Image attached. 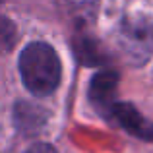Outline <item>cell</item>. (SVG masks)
I'll return each mask as SVG.
<instances>
[{
	"label": "cell",
	"instance_id": "6da1fadb",
	"mask_svg": "<svg viewBox=\"0 0 153 153\" xmlns=\"http://www.w3.org/2000/svg\"><path fill=\"white\" fill-rule=\"evenodd\" d=\"M19 72L25 87L35 95H51L60 83V60L47 43H31L23 49Z\"/></svg>",
	"mask_w": 153,
	"mask_h": 153
},
{
	"label": "cell",
	"instance_id": "7a4b0ae2",
	"mask_svg": "<svg viewBox=\"0 0 153 153\" xmlns=\"http://www.w3.org/2000/svg\"><path fill=\"white\" fill-rule=\"evenodd\" d=\"M120 43L134 64L146 62L153 54V25L146 19H126L120 27Z\"/></svg>",
	"mask_w": 153,
	"mask_h": 153
},
{
	"label": "cell",
	"instance_id": "3957f363",
	"mask_svg": "<svg viewBox=\"0 0 153 153\" xmlns=\"http://www.w3.org/2000/svg\"><path fill=\"white\" fill-rule=\"evenodd\" d=\"M107 118L114 120L120 128L130 132L132 136H138V138L146 140V142H151L153 140V122L147 120L130 103H114L112 108L108 111Z\"/></svg>",
	"mask_w": 153,
	"mask_h": 153
},
{
	"label": "cell",
	"instance_id": "277c9868",
	"mask_svg": "<svg viewBox=\"0 0 153 153\" xmlns=\"http://www.w3.org/2000/svg\"><path fill=\"white\" fill-rule=\"evenodd\" d=\"M116 87H118V74L112 72V70L99 72V74L91 79L89 99H91V103H93V107L99 108L105 116L108 114V111L112 108V105L116 103L114 101Z\"/></svg>",
	"mask_w": 153,
	"mask_h": 153
},
{
	"label": "cell",
	"instance_id": "5b68a950",
	"mask_svg": "<svg viewBox=\"0 0 153 153\" xmlns=\"http://www.w3.org/2000/svg\"><path fill=\"white\" fill-rule=\"evenodd\" d=\"M14 118H16V126L25 134H35L43 128L47 120V114L41 111V107L31 103H18L14 111Z\"/></svg>",
	"mask_w": 153,
	"mask_h": 153
},
{
	"label": "cell",
	"instance_id": "8992f818",
	"mask_svg": "<svg viewBox=\"0 0 153 153\" xmlns=\"http://www.w3.org/2000/svg\"><path fill=\"white\" fill-rule=\"evenodd\" d=\"M60 4L76 23H89L97 14L99 0H60Z\"/></svg>",
	"mask_w": 153,
	"mask_h": 153
},
{
	"label": "cell",
	"instance_id": "52a82bcc",
	"mask_svg": "<svg viewBox=\"0 0 153 153\" xmlns=\"http://www.w3.org/2000/svg\"><path fill=\"white\" fill-rule=\"evenodd\" d=\"M74 52L79 58V62L85 66H95V64L103 62V52L99 49L97 41H93L91 37H78L74 41Z\"/></svg>",
	"mask_w": 153,
	"mask_h": 153
},
{
	"label": "cell",
	"instance_id": "ba28073f",
	"mask_svg": "<svg viewBox=\"0 0 153 153\" xmlns=\"http://www.w3.org/2000/svg\"><path fill=\"white\" fill-rule=\"evenodd\" d=\"M18 41V29L8 18L0 16V51H10Z\"/></svg>",
	"mask_w": 153,
	"mask_h": 153
},
{
	"label": "cell",
	"instance_id": "9c48e42d",
	"mask_svg": "<svg viewBox=\"0 0 153 153\" xmlns=\"http://www.w3.org/2000/svg\"><path fill=\"white\" fill-rule=\"evenodd\" d=\"M25 153H56V149L49 143H33Z\"/></svg>",
	"mask_w": 153,
	"mask_h": 153
},
{
	"label": "cell",
	"instance_id": "30bf717a",
	"mask_svg": "<svg viewBox=\"0 0 153 153\" xmlns=\"http://www.w3.org/2000/svg\"><path fill=\"white\" fill-rule=\"evenodd\" d=\"M0 2H2V0H0Z\"/></svg>",
	"mask_w": 153,
	"mask_h": 153
}]
</instances>
